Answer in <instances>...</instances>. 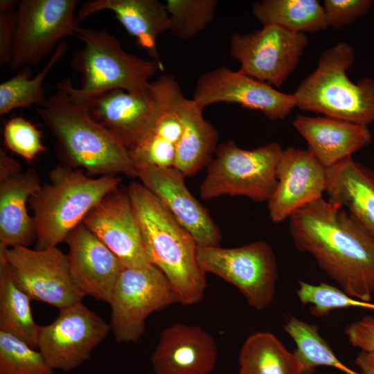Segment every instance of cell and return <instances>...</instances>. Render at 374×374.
I'll return each mask as SVG.
<instances>
[{"instance_id": "6", "label": "cell", "mask_w": 374, "mask_h": 374, "mask_svg": "<svg viewBox=\"0 0 374 374\" xmlns=\"http://www.w3.org/2000/svg\"><path fill=\"white\" fill-rule=\"evenodd\" d=\"M76 37L83 46L74 52L71 65L82 75L81 87H73V91L82 100L114 89L145 93L150 89V78L163 69V64L154 60L126 52L105 28L82 27Z\"/></svg>"}, {"instance_id": "24", "label": "cell", "mask_w": 374, "mask_h": 374, "mask_svg": "<svg viewBox=\"0 0 374 374\" xmlns=\"http://www.w3.org/2000/svg\"><path fill=\"white\" fill-rule=\"evenodd\" d=\"M325 193L374 238V171L348 157L326 168Z\"/></svg>"}, {"instance_id": "40", "label": "cell", "mask_w": 374, "mask_h": 374, "mask_svg": "<svg viewBox=\"0 0 374 374\" xmlns=\"http://www.w3.org/2000/svg\"><path fill=\"white\" fill-rule=\"evenodd\" d=\"M355 363L361 370L360 373L356 374H374V353L362 351Z\"/></svg>"}, {"instance_id": "34", "label": "cell", "mask_w": 374, "mask_h": 374, "mask_svg": "<svg viewBox=\"0 0 374 374\" xmlns=\"http://www.w3.org/2000/svg\"><path fill=\"white\" fill-rule=\"evenodd\" d=\"M297 296L303 305H310V312L315 317H321L330 312L347 308H363L374 310V303L353 298L343 290L326 283L312 285L299 281Z\"/></svg>"}, {"instance_id": "36", "label": "cell", "mask_w": 374, "mask_h": 374, "mask_svg": "<svg viewBox=\"0 0 374 374\" xmlns=\"http://www.w3.org/2000/svg\"><path fill=\"white\" fill-rule=\"evenodd\" d=\"M372 0H325L323 3L328 28L340 29L366 15Z\"/></svg>"}, {"instance_id": "10", "label": "cell", "mask_w": 374, "mask_h": 374, "mask_svg": "<svg viewBox=\"0 0 374 374\" xmlns=\"http://www.w3.org/2000/svg\"><path fill=\"white\" fill-rule=\"evenodd\" d=\"M77 0H21L11 70L28 66L37 69L64 37L77 36L82 26L75 16Z\"/></svg>"}, {"instance_id": "30", "label": "cell", "mask_w": 374, "mask_h": 374, "mask_svg": "<svg viewBox=\"0 0 374 374\" xmlns=\"http://www.w3.org/2000/svg\"><path fill=\"white\" fill-rule=\"evenodd\" d=\"M66 41H62L52 53L42 70L35 77L30 66H25L11 78L0 84V115L8 114L12 110L45 105L48 98L43 82L51 69L63 58L68 51Z\"/></svg>"}, {"instance_id": "16", "label": "cell", "mask_w": 374, "mask_h": 374, "mask_svg": "<svg viewBox=\"0 0 374 374\" xmlns=\"http://www.w3.org/2000/svg\"><path fill=\"white\" fill-rule=\"evenodd\" d=\"M136 171L141 184L191 234L198 246H220L222 238L220 229L206 208L190 193L181 172L174 167L141 164H136Z\"/></svg>"}, {"instance_id": "39", "label": "cell", "mask_w": 374, "mask_h": 374, "mask_svg": "<svg viewBox=\"0 0 374 374\" xmlns=\"http://www.w3.org/2000/svg\"><path fill=\"white\" fill-rule=\"evenodd\" d=\"M21 163L0 149V181L11 178L21 172Z\"/></svg>"}, {"instance_id": "17", "label": "cell", "mask_w": 374, "mask_h": 374, "mask_svg": "<svg viewBox=\"0 0 374 374\" xmlns=\"http://www.w3.org/2000/svg\"><path fill=\"white\" fill-rule=\"evenodd\" d=\"M276 177V186L267 201L273 223L285 221L299 208L322 198L326 190V168L308 150H283Z\"/></svg>"}, {"instance_id": "5", "label": "cell", "mask_w": 374, "mask_h": 374, "mask_svg": "<svg viewBox=\"0 0 374 374\" xmlns=\"http://www.w3.org/2000/svg\"><path fill=\"white\" fill-rule=\"evenodd\" d=\"M352 46L340 42L324 51L315 70L293 93L303 111L367 125L374 122V80L356 83L348 76L355 62Z\"/></svg>"}, {"instance_id": "25", "label": "cell", "mask_w": 374, "mask_h": 374, "mask_svg": "<svg viewBox=\"0 0 374 374\" xmlns=\"http://www.w3.org/2000/svg\"><path fill=\"white\" fill-rule=\"evenodd\" d=\"M41 186L33 169L0 181V248L28 247L36 240L26 204Z\"/></svg>"}, {"instance_id": "32", "label": "cell", "mask_w": 374, "mask_h": 374, "mask_svg": "<svg viewBox=\"0 0 374 374\" xmlns=\"http://www.w3.org/2000/svg\"><path fill=\"white\" fill-rule=\"evenodd\" d=\"M217 3V0H167L168 32L179 40L192 39L212 21Z\"/></svg>"}, {"instance_id": "20", "label": "cell", "mask_w": 374, "mask_h": 374, "mask_svg": "<svg viewBox=\"0 0 374 374\" xmlns=\"http://www.w3.org/2000/svg\"><path fill=\"white\" fill-rule=\"evenodd\" d=\"M217 355L209 332L198 326L177 323L161 332L150 361L154 374H210Z\"/></svg>"}, {"instance_id": "23", "label": "cell", "mask_w": 374, "mask_h": 374, "mask_svg": "<svg viewBox=\"0 0 374 374\" xmlns=\"http://www.w3.org/2000/svg\"><path fill=\"white\" fill-rule=\"evenodd\" d=\"M102 10L112 11L152 59L162 64L157 40L170 28V17L165 3L157 0H90L81 5L76 19L80 23Z\"/></svg>"}, {"instance_id": "8", "label": "cell", "mask_w": 374, "mask_h": 374, "mask_svg": "<svg viewBox=\"0 0 374 374\" xmlns=\"http://www.w3.org/2000/svg\"><path fill=\"white\" fill-rule=\"evenodd\" d=\"M197 258L205 273L234 285L251 308L264 310L274 300L278 265L272 248L265 241L235 248L198 246Z\"/></svg>"}, {"instance_id": "41", "label": "cell", "mask_w": 374, "mask_h": 374, "mask_svg": "<svg viewBox=\"0 0 374 374\" xmlns=\"http://www.w3.org/2000/svg\"><path fill=\"white\" fill-rule=\"evenodd\" d=\"M19 1L17 0H0V12H10L16 10Z\"/></svg>"}, {"instance_id": "14", "label": "cell", "mask_w": 374, "mask_h": 374, "mask_svg": "<svg viewBox=\"0 0 374 374\" xmlns=\"http://www.w3.org/2000/svg\"><path fill=\"white\" fill-rule=\"evenodd\" d=\"M202 109L218 103H235L261 112L271 121L284 120L296 107L294 93H286L240 71L220 66L197 80L193 98Z\"/></svg>"}, {"instance_id": "29", "label": "cell", "mask_w": 374, "mask_h": 374, "mask_svg": "<svg viewBox=\"0 0 374 374\" xmlns=\"http://www.w3.org/2000/svg\"><path fill=\"white\" fill-rule=\"evenodd\" d=\"M30 301L15 281L0 251V330L12 333L36 348L39 326L33 319Z\"/></svg>"}, {"instance_id": "13", "label": "cell", "mask_w": 374, "mask_h": 374, "mask_svg": "<svg viewBox=\"0 0 374 374\" xmlns=\"http://www.w3.org/2000/svg\"><path fill=\"white\" fill-rule=\"evenodd\" d=\"M18 286L31 300L61 310L82 302L84 296L74 285L67 255L56 247L32 249L18 246L0 248Z\"/></svg>"}, {"instance_id": "3", "label": "cell", "mask_w": 374, "mask_h": 374, "mask_svg": "<svg viewBox=\"0 0 374 374\" xmlns=\"http://www.w3.org/2000/svg\"><path fill=\"white\" fill-rule=\"evenodd\" d=\"M127 190L150 262L166 276L179 303H199L206 280L197 261L196 241L141 183L132 182Z\"/></svg>"}, {"instance_id": "27", "label": "cell", "mask_w": 374, "mask_h": 374, "mask_svg": "<svg viewBox=\"0 0 374 374\" xmlns=\"http://www.w3.org/2000/svg\"><path fill=\"white\" fill-rule=\"evenodd\" d=\"M252 13L263 26L275 25L296 33H314L328 28L323 5L317 0H262Z\"/></svg>"}, {"instance_id": "7", "label": "cell", "mask_w": 374, "mask_h": 374, "mask_svg": "<svg viewBox=\"0 0 374 374\" xmlns=\"http://www.w3.org/2000/svg\"><path fill=\"white\" fill-rule=\"evenodd\" d=\"M283 149L278 142L248 150L229 140L218 145L208 165L199 194L204 200L222 195L268 201L277 184L276 169Z\"/></svg>"}, {"instance_id": "1", "label": "cell", "mask_w": 374, "mask_h": 374, "mask_svg": "<svg viewBox=\"0 0 374 374\" xmlns=\"http://www.w3.org/2000/svg\"><path fill=\"white\" fill-rule=\"evenodd\" d=\"M289 232L296 248L311 254L349 296L374 294V238L340 205L323 197L294 212Z\"/></svg>"}, {"instance_id": "35", "label": "cell", "mask_w": 374, "mask_h": 374, "mask_svg": "<svg viewBox=\"0 0 374 374\" xmlns=\"http://www.w3.org/2000/svg\"><path fill=\"white\" fill-rule=\"evenodd\" d=\"M3 135L7 148L28 161H32L46 150L42 142V132L22 116L8 120Z\"/></svg>"}, {"instance_id": "19", "label": "cell", "mask_w": 374, "mask_h": 374, "mask_svg": "<svg viewBox=\"0 0 374 374\" xmlns=\"http://www.w3.org/2000/svg\"><path fill=\"white\" fill-rule=\"evenodd\" d=\"M82 100L89 117L128 150L150 129L158 110L151 87L139 94L111 89Z\"/></svg>"}, {"instance_id": "21", "label": "cell", "mask_w": 374, "mask_h": 374, "mask_svg": "<svg viewBox=\"0 0 374 374\" xmlns=\"http://www.w3.org/2000/svg\"><path fill=\"white\" fill-rule=\"evenodd\" d=\"M158 110L150 129L131 147L139 162L153 166H174L177 146L182 133V122L177 100L182 92L172 74H163L151 82Z\"/></svg>"}, {"instance_id": "31", "label": "cell", "mask_w": 374, "mask_h": 374, "mask_svg": "<svg viewBox=\"0 0 374 374\" xmlns=\"http://www.w3.org/2000/svg\"><path fill=\"white\" fill-rule=\"evenodd\" d=\"M284 330L296 344L293 354L301 366L302 374H312L319 366L333 367L347 374L357 373L339 360L328 342L319 335L318 326L290 317Z\"/></svg>"}, {"instance_id": "11", "label": "cell", "mask_w": 374, "mask_h": 374, "mask_svg": "<svg viewBox=\"0 0 374 374\" xmlns=\"http://www.w3.org/2000/svg\"><path fill=\"white\" fill-rule=\"evenodd\" d=\"M308 38L304 33L275 25L230 38V55L240 65L239 71L274 87H280L298 66Z\"/></svg>"}, {"instance_id": "18", "label": "cell", "mask_w": 374, "mask_h": 374, "mask_svg": "<svg viewBox=\"0 0 374 374\" xmlns=\"http://www.w3.org/2000/svg\"><path fill=\"white\" fill-rule=\"evenodd\" d=\"M65 242L69 273L84 296L108 303L123 266L118 258L82 222Z\"/></svg>"}, {"instance_id": "26", "label": "cell", "mask_w": 374, "mask_h": 374, "mask_svg": "<svg viewBox=\"0 0 374 374\" xmlns=\"http://www.w3.org/2000/svg\"><path fill=\"white\" fill-rule=\"evenodd\" d=\"M177 108L182 133L173 167L186 177L193 176L211 161L218 147L219 134L203 116V109L193 99L186 98L183 92L179 96Z\"/></svg>"}, {"instance_id": "2", "label": "cell", "mask_w": 374, "mask_h": 374, "mask_svg": "<svg viewBox=\"0 0 374 374\" xmlns=\"http://www.w3.org/2000/svg\"><path fill=\"white\" fill-rule=\"evenodd\" d=\"M56 92L36 111L53 136L64 165L90 176L136 177V164L128 149L89 116L84 100L73 91L71 79L60 82Z\"/></svg>"}, {"instance_id": "9", "label": "cell", "mask_w": 374, "mask_h": 374, "mask_svg": "<svg viewBox=\"0 0 374 374\" xmlns=\"http://www.w3.org/2000/svg\"><path fill=\"white\" fill-rule=\"evenodd\" d=\"M175 303H179L178 296L157 267H123L109 302V325L116 341L138 342L145 332L148 317Z\"/></svg>"}, {"instance_id": "37", "label": "cell", "mask_w": 374, "mask_h": 374, "mask_svg": "<svg viewBox=\"0 0 374 374\" xmlns=\"http://www.w3.org/2000/svg\"><path fill=\"white\" fill-rule=\"evenodd\" d=\"M345 333L350 343L363 352L374 353V318L366 316L348 326Z\"/></svg>"}, {"instance_id": "12", "label": "cell", "mask_w": 374, "mask_h": 374, "mask_svg": "<svg viewBox=\"0 0 374 374\" xmlns=\"http://www.w3.org/2000/svg\"><path fill=\"white\" fill-rule=\"evenodd\" d=\"M110 325L80 302L59 310L55 319L39 328L37 348L53 370L71 371L91 357Z\"/></svg>"}, {"instance_id": "4", "label": "cell", "mask_w": 374, "mask_h": 374, "mask_svg": "<svg viewBox=\"0 0 374 374\" xmlns=\"http://www.w3.org/2000/svg\"><path fill=\"white\" fill-rule=\"evenodd\" d=\"M118 175L92 177L82 170L61 164L49 174V182L30 198L37 249L56 247L81 224L108 193L119 188Z\"/></svg>"}, {"instance_id": "38", "label": "cell", "mask_w": 374, "mask_h": 374, "mask_svg": "<svg viewBox=\"0 0 374 374\" xmlns=\"http://www.w3.org/2000/svg\"><path fill=\"white\" fill-rule=\"evenodd\" d=\"M17 24V10L0 12V67L10 64Z\"/></svg>"}, {"instance_id": "28", "label": "cell", "mask_w": 374, "mask_h": 374, "mask_svg": "<svg viewBox=\"0 0 374 374\" xmlns=\"http://www.w3.org/2000/svg\"><path fill=\"white\" fill-rule=\"evenodd\" d=\"M239 365V374H302L293 353L269 332H258L246 339Z\"/></svg>"}, {"instance_id": "15", "label": "cell", "mask_w": 374, "mask_h": 374, "mask_svg": "<svg viewBox=\"0 0 374 374\" xmlns=\"http://www.w3.org/2000/svg\"><path fill=\"white\" fill-rule=\"evenodd\" d=\"M82 223L120 260L124 267L148 268L150 262L127 193L119 188L105 195Z\"/></svg>"}, {"instance_id": "33", "label": "cell", "mask_w": 374, "mask_h": 374, "mask_svg": "<svg viewBox=\"0 0 374 374\" xmlns=\"http://www.w3.org/2000/svg\"><path fill=\"white\" fill-rule=\"evenodd\" d=\"M35 348L17 335L0 330V374H57Z\"/></svg>"}, {"instance_id": "22", "label": "cell", "mask_w": 374, "mask_h": 374, "mask_svg": "<svg viewBox=\"0 0 374 374\" xmlns=\"http://www.w3.org/2000/svg\"><path fill=\"white\" fill-rule=\"evenodd\" d=\"M292 125L307 141L308 150L326 168L352 157L373 139L367 125L325 116L298 115Z\"/></svg>"}]
</instances>
